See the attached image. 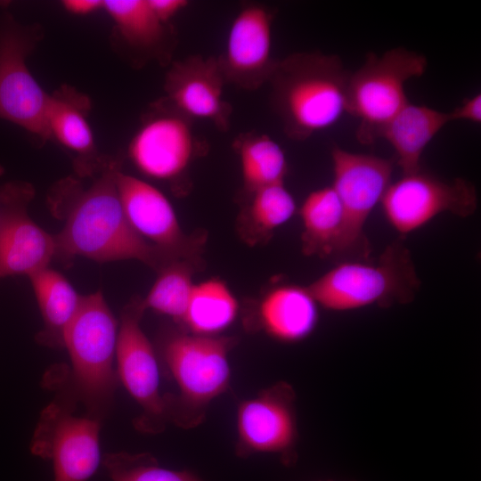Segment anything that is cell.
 <instances>
[{
  "instance_id": "d4e9b609",
  "label": "cell",
  "mask_w": 481,
  "mask_h": 481,
  "mask_svg": "<svg viewBox=\"0 0 481 481\" xmlns=\"http://www.w3.org/2000/svg\"><path fill=\"white\" fill-rule=\"evenodd\" d=\"M239 304L229 287L218 279L195 284L181 324L199 336L214 337L235 321Z\"/></svg>"
},
{
  "instance_id": "7402d4cb",
  "label": "cell",
  "mask_w": 481,
  "mask_h": 481,
  "mask_svg": "<svg viewBox=\"0 0 481 481\" xmlns=\"http://www.w3.org/2000/svg\"><path fill=\"white\" fill-rule=\"evenodd\" d=\"M43 319L36 341L52 349L64 348V334L80 306L82 296L50 266L29 276Z\"/></svg>"
},
{
  "instance_id": "9a60e30c",
  "label": "cell",
  "mask_w": 481,
  "mask_h": 481,
  "mask_svg": "<svg viewBox=\"0 0 481 481\" xmlns=\"http://www.w3.org/2000/svg\"><path fill=\"white\" fill-rule=\"evenodd\" d=\"M273 18V12L265 4H241L224 49L216 57L225 84L254 92L268 83L277 62L272 53Z\"/></svg>"
},
{
  "instance_id": "ffe728a7",
  "label": "cell",
  "mask_w": 481,
  "mask_h": 481,
  "mask_svg": "<svg viewBox=\"0 0 481 481\" xmlns=\"http://www.w3.org/2000/svg\"><path fill=\"white\" fill-rule=\"evenodd\" d=\"M102 9L112 19L118 37L134 53L170 64L175 47V32L157 18L148 0H106Z\"/></svg>"
},
{
  "instance_id": "3957f363",
  "label": "cell",
  "mask_w": 481,
  "mask_h": 481,
  "mask_svg": "<svg viewBox=\"0 0 481 481\" xmlns=\"http://www.w3.org/2000/svg\"><path fill=\"white\" fill-rule=\"evenodd\" d=\"M349 77L337 54L297 52L277 59L269 104L286 136L303 142L337 123L346 112Z\"/></svg>"
},
{
  "instance_id": "2e32d148",
  "label": "cell",
  "mask_w": 481,
  "mask_h": 481,
  "mask_svg": "<svg viewBox=\"0 0 481 481\" xmlns=\"http://www.w3.org/2000/svg\"><path fill=\"white\" fill-rule=\"evenodd\" d=\"M117 188L127 221L144 240L175 260L198 254L200 240L184 233L170 201L158 188L121 169Z\"/></svg>"
},
{
  "instance_id": "8992f818",
  "label": "cell",
  "mask_w": 481,
  "mask_h": 481,
  "mask_svg": "<svg viewBox=\"0 0 481 481\" xmlns=\"http://www.w3.org/2000/svg\"><path fill=\"white\" fill-rule=\"evenodd\" d=\"M427 67L423 54L404 47L366 54L363 64L350 73L346 90V112L359 120L356 137L361 143L379 138L382 128L409 102L405 83L422 76Z\"/></svg>"
},
{
  "instance_id": "ac0fdd59",
  "label": "cell",
  "mask_w": 481,
  "mask_h": 481,
  "mask_svg": "<svg viewBox=\"0 0 481 481\" xmlns=\"http://www.w3.org/2000/svg\"><path fill=\"white\" fill-rule=\"evenodd\" d=\"M91 102L87 95L64 86L50 94L47 127L50 138L73 154L74 170L79 177H93L112 160L99 154L88 121Z\"/></svg>"
},
{
  "instance_id": "7a4b0ae2",
  "label": "cell",
  "mask_w": 481,
  "mask_h": 481,
  "mask_svg": "<svg viewBox=\"0 0 481 481\" xmlns=\"http://www.w3.org/2000/svg\"><path fill=\"white\" fill-rule=\"evenodd\" d=\"M118 326L101 291L82 296L64 334L70 366L45 379L55 396L75 408L81 404L85 415L102 423L113 408L119 382L114 368Z\"/></svg>"
},
{
  "instance_id": "6da1fadb",
  "label": "cell",
  "mask_w": 481,
  "mask_h": 481,
  "mask_svg": "<svg viewBox=\"0 0 481 481\" xmlns=\"http://www.w3.org/2000/svg\"><path fill=\"white\" fill-rule=\"evenodd\" d=\"M118 160L112 159L86 186L69 176L53 184L47 200L52 213L63 220L54 234V260L69 264L77 257L98 263L138 260L159 271L175 260L148 243L132 228L118 188Z\"/></svg>"
},
{
  "instance_id": "52a82bcc",
  "label": "cell",
  "mask_w": 481,
  "mask_h": 481,
  "mask_svg": "<svg viewBox=\"0 0 481 481\" xmlns=\"http://www.w3.org/2000/svg\"><path fill=\"white\" fill-rule=\"evenodd\" d=\"M41 36L38 25H22L9 12L0 18V118L45 142L51 139L47 127L50 94L27 64Z\"/></svg>"
},
{
  "instance_id": "ba28073f",
  "label": "cell",
  "mask_w": 481,
  "mask_h": 481,
  "mask_svg": "<svg viewBox=\"0 0 481 481\" xmlns=\"http://www.w3.org/2000/svg\"><path fill=\"white\" fill-rule=\"evenodd\" d=\"M194 120L165 97L154 102L143 116L128 145V156L145 176L175 184L208 145L193 129Z\"/></svg>"
},
{
  "instance_id": "e0dca14e",
  "label": "cell",
  "mask_w": 481,
  "mask_h": 481,
  "mask_svg": "<svg viewBox=\"0 0 481 481\" xmlns=\"http://www.w3.org/2000/svg\"><path fill=\"white\" fill-rule=\"evenodd\" d=\"M225 85L216 56L190 54L170 62L165 98L194 121L207 120L217 130L228 132L232 106L224 99Z\"/></svg>"
},
{
  "instance_id": "5b68a950",
  "label": "cell",
  "mask_w": 481,
  "mask_h": 481,
  "mask_svg": "<svg viewBox=\"0 0 481 481\" xmlns=\"http://www.w3.org/2000/svg\"><path fill=\"white\" fill-rule=\"evenodd\" d=\"M233 341L175 331L163 336L159 354L179 390L165 394L169 422L186 428L203 421L209 404L229 387Z\"/></svg>"
},
{
  "instance_id": "7c38bea8",
  "label": "cell",
  "mask_w": 481,
  "mask_h": 481,
  "mask_svg": "<svg viewBox=\"0 0 481 481\" xmlns=\"http://www.w3.org/2000/svg\"><path fill=\"white\" fill-rule=\"evenodd\" d=\"M380 204L388 224L404 238L439 214L473 215L477 194L474 184L463 178L445 181L420 168L391 183Z\"/></svg>"
},
{
  "instance_id": "cb8c5ba5",
  "label": "cell",
  "mask_w": 481,
  "mask_h": 481,
  "mask_svg": "<svg viewBox=\"0 0 481 481\" xmlns=\"http://www.w3.org/2000/svg\"><path fill=\"white\" fill-rule=\"evenodd\" d=\"M239 157L243 189L247 194L273 184L284 183L288 162L283 150L265 134L240 133L232 141Z\"/></svg>"
},
{
  "instance_id": "277c9868",
  "label": "cell",
  "mask_w": 481,
  "mask_h": 481,
  "mask_svg": "<svg viewBox=\"0 0 481 481\" xmlns=\"http://www.w3.org/2000/svg\"><path fill=\"white\" fill-rule=\"evenodd\" d=\"M319 306L346 312L413 301L420 287L408 248L398 240L373 261H340L307 286Z\"/></svg>"
},
{
  "instance_id": "8fae6325",
  "label": "cell",
  "mask_w": 481,
  "mask_h": 481,
  "mask_svg": "<svg viewBox=\"0 0 481 481\" xmlns=\"http://www.w3.org/2000/svg\"><path fill=\"white\" fill-rule=\"evenodd\" d=\"M75 408L54 396L41 412L30 451L51 460L54 481H87L101 461L102 422L74 414Z\"/></svg>"
},
{
  "instance_id": "f546056e",
  "label": "cell",
  "mask_w": 481,
  "mask_h": 481,
  "mask_svg": "<svg viewBox=\"0 0 481 481\" xmlns=\"http://www.w3.org/2000/svg\"><path fill=\"white\" fill-rule=\"evenodd\" d=\"M157 18L165 24L190 4L187 0H148Z\"/></svg>"
},
{
  "instance_id": "4fadbf2b",
  "label": "cell",
  "mask_w": 481,
  "mask_h": 481,
  "mask_svg": "<svg viewBox=\"0 0 481 481\" xmlns=\"http://www.w3.org/2000/svg\"><path fill=\"white\" fill-rule=\"evenodd\" d=\"M236 454H276L286 466L296 462L298 437L296 395L281 381L241 401L236 412Z\"/></svg>"
},
{
  "instance_id": "83f0119b",
  "label": "cell",
  "mask_w": 481,
  "mask_h": 481,
  "mask_svg": "<svg viewBox=\"0 0 481 481\" xmlns=\"http://www.w3.org/2000/svg\"><path fill=\"white\" fill-rule=\"evenodd\" d=\"M103 465L112 481H203L191 471L160 466L158 460L147 452L106 453Z\"/></svg>"
},
{
  "instance_id": "30bf717a",
  "label": "cell",
  "mask_w": 481,
  "mask_h": 481,
  "mask_svg": "<svg viewBox=\"0 0 481 481\" xmlns=\"http://www.w3.org/2000/svg\"><path fill=\"white\" fill-rule=\"evenodd\" d=\"M145 308L143 298H133L123 308L116 349L117 373L141 407L134 420L143 433L158 434L169 422L166 395L159 391V369L153 346L141 327Z\"/></svg>"
},
{
  "instance_id": "4316f807",
  "label": "cell",
  "mask_w": 481,
  "mask_h": 481,
  "mask_svg": "<svg viewBox=\"0 0 481 481\" xmlns=\"http://www.w3.org/2000/svg\"><path fill=\"white\" fill-rule=\"evenodd\" d=\"M248 195L243 216L254 241L261 236H269L296 213V201L284 183L266 186Z\"/></svg>"
},
{
  "instance_id": "4dcf8cb0",
  "label": "cell",
  "mask_w": 481,
  "mask_h": 481,
  "mask_svg": "<svg viewBox=\"0 0 481 481\" xmlns=\"http://www.w3.org/2000/svg\"><path fill=\"white\" fill-rule=\"evenodd\" d=\"M65 10L75 15H88L103 7L102 0H65L62 2Z\"/></svg>"
},
{
  "instance_id": "d6986e66",
  "label": "cell",
  "mask_w": 481,
  "mask_h": 481,
  "mask_svg": "<svg viewBox=\"0 0 481 481\" xmlns=\"http://www.w3.org/2000/svg\"><path fill=\"white\" fill-rule=\"evenodd\" d=\"M262 329L282 343L307 338L319 322V305L308 287L280 285L270 289L258 306Z\"/></svg>"
},
{
  "instance_id": "484cf974",
  "label": "cell",
  "mask_w": 481,
  "mask_h": 481,
  "mask_svg": "<svg viewBox=\"0 0 481 481\" xmlns=\"http://www.w3.org/2000/svg\"><path fill=\"white\" fill-rule=\"evenodd\" d=\"M194 285L190 260H174L159 271L154 284L143 298V306L181 323Z\"/></svg>"
},
{
  "instance_id": "1f68e13d",
  "label": "cell",
  "mask_w": 481,
  "mask_h": 481,
  "mask_svg": "<svg viewBox=\"0 0 481 481\" xmlns=\"http://www.w3.org/2000/svg\"><path fill=\"white\" fill-rule=\"evenodd\" d=\"M4 167L0 165V176L4 174Z\"/></svg>"
},
{
  "instance_id": "9c48e42d",
  "label": "cell",
  "mask_w": 481,
  "mask_h": 481,
  "mask_svg": "<svg viewBox=\"0 0 481 481\" xmlns=\"http://www.w3.org/2000/svg\"><path fill=\"white\" fill-rule=\"evenodd\" d=\"M332 188L343 210L344 226L337 257L366 260L371 248L364 233L366 221L391 183L393 161L374 155L331 150Z\"/></svg>"
},
{
  "instance_id": "f1b7e54d",
  "label": "cell",
  "mask_w": 481,
  "mask_h": 481,
  "mask_svg": "<svg viewBox=\"0 0 481 481\" xmlns=\"http://www.w3.org/2000/svg\"><path fill=\"white\" fill-rule=\"evenodd\" d=\"M450 122L455 120H467L473 123L481 122V95L477 94L466 99L459 107L448 112Z\"/></svg>"
},
{
  "instance_id": "44dd1931",
  "label": "cell",
  "mask_w": 481,
  "mask_h": 481,
  "mask_svg": "<svg viewBox=\"0 0 481 481\" xmlns=\"http://www.w3.org/2000/svg\"><path fill=\"white\" fill-rule=\"evenodd\" d=\"M448 122V112L408 102L382 128L379 138L393 147L403 175L412 174L421 168L425 148Z\"/></svg>"
},
{
  "instance_id": "603a6c76",
  "label": "cell",
  "mask_w": 481,
  "mask_h": 481,
  "mask_svg": "<svg viewBox=\"0 0 481 481\" xmlns=\"http://www.w3.org/2000/svg\"><path fill=\"white\" fill-rule=\"evenodd\" d=\"M298 213L303 225L301 246L304 255L337 257L344 216L339 198L332 186L311 192Z\"/></svg>"
},
{
  "instance_id": "5bb4252c",
  "label": "cell",
  "mask_w": 481,
  "mask_h": 481,
  "mask_svg": "<svg viewBox=\"0 0 481 481\" xmlns=\"http://www.w3.org/2000/svg\"><path fill=\"white\" fill-rule=\"evenodd\" d=\"M34 197V186L25 181L0 186V281L15 275L29 277L54 260L53 235L29 215Z\"/></svg>"
}]
</instances>
